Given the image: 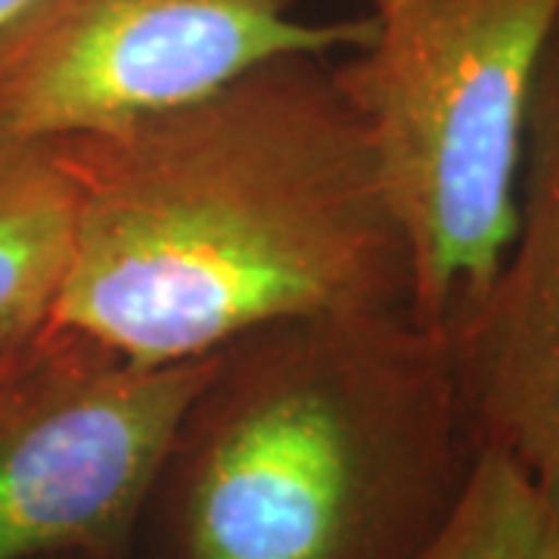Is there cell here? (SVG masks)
Masks as SVG:
<instances>
[{
	"label": "cell",
	"instance_id": "6da1fadb",
	"mask_svg": "<svg viewBox=\"0 0 559 559\" xmlns=\"http://www.w3.org/2000/svg\"><path fill=\"white\" fill-rule=\"evenodd\" d=\"M75 187L50 318L140 364L205 358L264 323L411 308L414 261L323 57L53 140Z\"/></svg>",
	"mask_w": 559,
	"mask_h": 559
},
{
	"label": "cell",
	"instance_id": "7a4b0ae2",
	"mask_svg": "<svg viewBox=\"0 0 559 559\" xmlns=\"http://www.w3.org/2000/svg\"><path fill=\"white\" fill-rule=\"evenodd\" d=\"M479 451L448 330L411 308L264 323L187 401L138 554L417 559Z\"/></svg>",
	"mask_w": 559,
	"mask_h": 559
},
{
	"label": "cell",
	"instance_id": "3957f363",
	"mask_svg": "<svg viewBox=\"0 0 559 559\" xmlns=\"http://www.w3.org/2000/svg\"><path fill=\"white\" fill-rule=\"evenodd\" d=\"M333 62L414 261L411 314L451 330L516 237L525 121L559 0H364Z\"/></svg>",
	"mask_w": 559,
	"mask_h": 559
},
{
	"label": "cell",
	"instance_id": "277c9868",
	"mask_svg": "<svg viewBox=\"0 0 559 559\" xmlns=\"http://www.w3.org/2000/svg\"><path fill=\"white\" fill-rule=\"evenodd\" d=\"M212 355L140 364L47 320L0 352V559L138 554L165 448Z\"/></svg>",
	"mask_w": 559,
	"mask_h": 559
},
{
	"label": "cell",
	"instance_id": "5b68a950",
	"mask_svg": "<svg viewBox=\"0 0 559 559\" xmlns=\"http://www.w3.org/2000/svg\"><path fill=\"white\" fill-rule=\"evenodd\" d=\"M296 3L32 0L0 28V153L156 116L283 53L370 40L367 13L308 22Z\"/></svg>",
	"mask_w": 559,
	"mask_h": 559
},
{
	"label": "cell",
	"instance_id": "8992f818",
	"mask_svg": "<svg viewBox=\"0 0 559 559\" xmlns=\"http://www.w3.org/2000/svg\"><path fill=\"white\" fill-rule=\"evenodd\" d=\"M448 333L479 444L510 460L559 516V25L525 121L516 237Z\"/></svg>",
	"mask_w": 559,
	"mask_h": 559
},
{
	"label": "cell",
	"instance_id": "52a82bcc",
	"mask_svg": "<svg viewBox=\"0 0 559 559\" xmlns=\"http://www.w3.org/2000/svg\"><path fill=\"white\" fill-rule=\"evenodd\" d=\"M75 187L53 140L0 153V352L47 323L72 261Z\"/></svg>",
	"mask_w": 559,
	"mask_h": 559
},
{
	"label": "cell",
	"instance_id": "ba28073f",
	"mask_svg": "<svg viewBox=\"0 0 559 559\" xmlns=\"http://www.w3.org/2000/svg\"><path fill=\"white\" fill-rule=\"evenodd\" d=\"M417 559H559V516L510 460L481 448L451 516Z\"/></svg>",
	"mask_w": 559,
	"mask_h": 559
},
{
	"label": "cell",
	"instance_id": "9c48e42d",
	"mask_svg": "<svg viewBox=\"0 0 559 559\" xmlns=\"http://www.w3.org/2000/svg\"><path fill=\"white\" fill-rule=\"evenodd\" d=\"M28 3H32V0H0V28H3L7 22L16 20Z\"/></svg>",
	"mask_w": 559,
	"mask_h": 559
},
{
	"label": "cell",
	"instance_id": "30bf717a",
	"mask_svg": "<svg viewBox=\"0 0 559 559\" xmlns=\"http://www.w3.org/2000/svg\"><path fill=\"white\" fill-rule=\"evenodd\" d=\"M47 559H138V554H124V557H103V554H62V557Z\"/></svg>",
	"mask_w": 559,
	"mask_h": 559
}]
</instances>
